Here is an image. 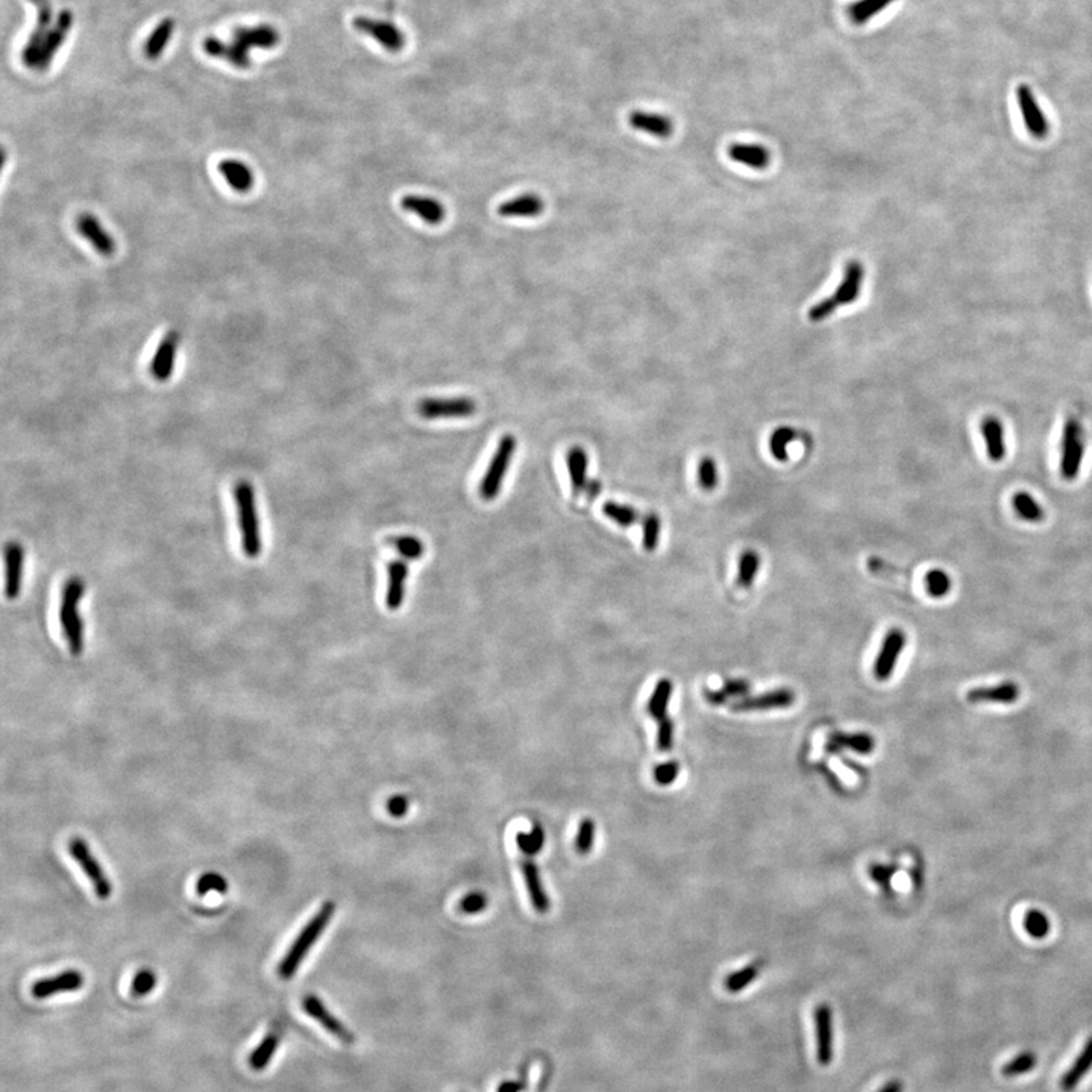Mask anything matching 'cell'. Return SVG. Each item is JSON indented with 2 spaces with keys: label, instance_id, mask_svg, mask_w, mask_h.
Listing matches in <instances>:
<instances>
[{
  "label": "cell",
  "instance_id": "36",
  "mask_svg": "<svg viewBox=\"0 0 1092 1092\" xmlns=\"http://www.w3.org/2000/svg\"><path fill=\"white\" fill-rule=\"evenodd\" d=\"M1012 507L1015 513L1027 522H1042L1046 518V512L1041 504L1027 492H1016L1013 495Z\"/></svg>",
  "mask_w": 1092,
  "mask_h": 1092
},
{
  "label": "cell",
  "instance_id": "52",
  "mask_svg": "<svg viewBox=\"0 0 1092 1092\" xmlns=\"http://www.w3.org/2000/svg\"><path fill=\"white\" fill-rule=\"evenodd\" d=\"M593 841H595V822L589 818L583 819L575 839L577 852L580 854L591 853Z\"/></svg>",
  "mask_w": 1092,
  "mask_h": 1092
},
{
  "label": "cell",
  "instance_id": "15",
  "mask_svg": "<svg viewBox=\"0 0 1092 1092\" xmlns=\"http://www.w3.org/2000/svg\"><path fill=\"white\" fill-rule=\"evenodd\" d=\"M84 986V976L76 969H67L61 974H57L54 977L40 978L37 980L31 992L35 999L43 1000L54 997L59 992H75Z\"/></svg>",
  "mask_w": 1092,
  "mask_h": 1092
},
{
  "label": "cell",
  "instance_id": "29",
  "mask_svg": "<svg viewBox=\"0 0 1092 1092\" xmlns=\"http://www.w3.org/2000/svg\"><path fill=\"white\" fill-rule=\"evenodd\" d=\"M234 43L245 47L246 50L250 46L272 49L280 43V35L276 32V29L269 24H262L257 28H237L234 31Z\"/></svg>",
  "mask_w": 1092,
  "mask_h": 1092
},
{
  "label": "cell",
  "instance_id": "49",
  "mask_svg": "<svg viewBox=\"0 0 1092 1092\" xmlns=\"http://www.w3.org/2000/svg\"><path fill=\"white\" fill-rule=\"evenodd\" d=\"M642 530H644V535H642L644 548L648 552L656 551L657 545H659L660 530H661L659 516L654 514V513H649L647 516H644L642 518Z\"/></svg>",
  "mask_w": 1092,
  "mask_h": 1092
},
{
  "label": "cell",
  "instance_id": "54",
  "mask_svg": "<svg viewBox=\"0 0 1092 1092\" xmlns=\"http://www.w3.org/2000/svg\"><path fill=\"white\" fill-rule=\"evenodd\" d=\"M157 976L150 969H141L132 978V994L136 997H145L155 990Z\"/></svg>",
  "mask_w": 1092,
  "mask_h": 1092
},
{
  "label": "cell",
  "instance_id": "55",
  "mask_svg": "<svg viewBox=\"0 0 1092 1092\" xmlns=\"http://www.w3.org/2000/svg\"><path fill=\"white\" fill-rule=\"evenodd\" d=\"M486 906H488V897L483 892H470L460 901V909L467 915L479 913V912L486 909Z\"/></svg>",
  "mask_w": 1092,
  "mask_h": 1092
},
{
  "label": "cell",
  "instance_id": "19",
  "mask_svg": "<svg viewBox=\"0 0 1092 1092\" xmlns=\"http://www.w3.org/2000/svg\"><path fill=\"white\" fill-rule=\"evenodd\" d=\"M815 1030L817 1059L821 1065L827 1067L833 1059V1015L829 1004H819L815 1009Z\"/></svg>",
  "mask_w": 1092,
  "mask_h": 1092
},
{
  "label": "cell",
  "instance_id": "11",
  "mask_svg": "<svg viewBox=\"0 0 1092 1092\" xmlns=\"http://www.w3.org/2000/svg\"><path fill=\"white\" fill-rule=\"evenodd\" d=\"M906 642H908V637L901 628H892L887 633L885 640H883L882 649L877 656L876 665H874V675H876L877 680L886 682L887 678L892 675L899 656L906 647Z\"/></svg>",
  "mask_w": 1092,
  "mask_h": 1092
},
{
  "label": "cell",
  "instance_id": "9",
  "mask_svg": "<svg viewBox=\"0 0 1092 1092\" xmlns=\"http://www.w3.org/2000/svg\"><path fill=\"white\" fill-rule=\"evenodd\" d=\"M353 24L358 32L369 35L390 54H398L405 46V35L395 23L375 20L369 17H357Z\"/></svg>",
  "mask_w": 1092,
  "mask_h": 1092
},
{
  "label": "cell",
  "instance_id": "1",
  "mask_svg": "<svg viewBox=\"0 0 1092 1092\" xmlns=\"http://www.w3.org/2000/svg\"><path fill=\"white\" fill-rule=\"evenodd\" d=\"M336 912V904L332 901H327L318 913L308 921L307 925L301 930L295 939V942L288 948L285 953L281 964L278 965V976L284 980L293 977L302 960L307 957L308 951L311 950L313 944L320 938L323 930L330 925L331 920Z\"/></svg>",
  "mask_w": 1092,
  "mask_h": 1092
},
{
  "label": "cell",
  "instance_id": "47",
  "mask_svg": "<svg viewBox=\"0 0 1092 1092\" xmlns=\"http://www.w3.org/2000/svg\"><path fill=\"white\" fill-rule=\"evenodd\" d=\"M796 437H798V434H796L795 430H792V428H789V427L777 428V430L773 432L771 440H769V448H771V453H773L774 457H775L777 460H780V462H786L787 457H789L786 448H787V444H791V442H794Z\"/></svg>",
  "mask_w": 1092,
  "mask_h": 1092
},
{
  "label": "cell",
  "instance_id": "18",
  "mask_svg": "<svg viewBox=\"0 0 1092 1092\" xmlns=\"http://www.w3.org/2000/svg\"><path fill=\"white\" fill-rule=\"evenodd\" d=\"M794 701H795V694L791 689H777V691H771L768 694L742 698L739 701L730 704V708L733 712H757V710H771V708H786V707L794 704Z\"/></svg>",
  "mask_w": 1092,
  "mask_h": 1092
},
{
  "label": "cell",
  "instance_id": "24",
  "mask_svg": "<svg viewBox=\"0 0 1092 1092\" xmlns=\"http://www.w3.org/2000/svg\"><path fill=\"white\" fill-rule=\"evenodd\" d=\"M387 574H388V584H387L386 605L388 610L395 612L402 607L405 598L409 566L402 560H395L387 566Z\"/></svg>",
  "mask_w": 1092,
  "mask_h": 1092
},
{
  "label": "cell",
  "instance_id": "45",
  "mask_svg": "<svg viewBox=\"0 0 1092 1092\" xmlns=\"http://www.w3.org/2000/svg\"><path fill=\"white\" fill-rule=\"evenodd\" d=\"M545 843V833L539 824H535L533 830L530 833H518L516 836V845L525 856L533 857L535 854L540 853Z\"/></svg>",
  "mask_w": 1092,
  "mask_h": 1092
},
{
  "label": "cell",
  "instance_id": "42",
  "mask_svg": "<svg viewBox=\"0 0 1092 1092\" xmlns=\"http://www.w3.org/2000/svg\"><path fill=\"white\" fill-rule=\"evenodd\" d=\"M388 544L398 552L401 557L409 560H419L425 552V546L421 539L414 535H396L390 537Z\"/></svg>",
  "mask_w": 1092,
  "mask_h": 1092
},
{
  "label": "cell",
  "instance_id": "35",
  "mask_svg": "<svg viewBox=\"0 0 1092 1092\" xmlns=\"http://www.w3.org/2000/svg\"><path fill=\"white\" fill-rule=\"evenodd\" d=\"M175 31V22L173 19H164L159 23L158 26L149 35L148 41L143 46V54L149 59H157L161 57L162 50L166 45L171 41V34Z\"/></svg>",
  "mask_w": 1092,
  "mask_h": 1092
},
{
  "label": "cell",
  "instance_id": "62",
  "mask_svg": "<svg viewBox=\"0 0 1092 1092\" xmlns=\"http://www.w3.org/2000/svg\"><path fill=\"white\" fill-rule=\"evenodd\" d=\"M904 1086L899 1081H887L885 1086H882L877 1092H903Z\"/></svg>",
  "mask_w": 1092,
  "mask_h": 1092
},
{
  "label": "cell",
  "instance_id": "33",
  "mask_svg": "<svg viewBox=\"0 0 1092 1092\" xmlns=\"http://www.w3.org/2000/svg\"><path fill=\"white\" fill-rule=\"evenodd\" d=\"M522 871L533 906L539 913H546L551 904H549V897H548L544 885H542L537 864L531 860H525L522 864Z\"/></svg>",
  "mask_w": 1092,
  "mask_h": 1092
},
{
  "label": "cell",
  "instance_id": "21",
  "mask_svg": "<svg viewBox=\"0 0 1092 1092\" xmlns=\"http://www.w3.org/2000/svg\"><path fill=\"white\" fill-rule=\"evenodd\" d=\"M402 210L409 211L411 214H416L421 217L425 223L428 225H440L446 216V210L444 204L434 197L428 196H419V194H407L401 201Z\"/></svg>",
  "mask_w": 1092,
  "mask_h": 1092
},
{
  "label": "cell",
  "instance_id": "12",
  "mask_svg": "<svg viewBox=\"0 0 1092 1092\" xmlns=\"http://www.w3.org/2000/svg\"><path fill=\"white\" fill-rule=\"evenodd\" d=\"M72 23H73V14H72V12L66 10V11H63L59 14L57 23L54 24V28H52V29L47 32V35H46L45 41H43V45H41L40 50H38V54H37V58H35L32 68L41 72V70H46V68L50 66L52 59H54L55 54L58 52V49H59V46L63 45L64 40H66V35H67L70 28H72Z\"/></svg>",
  "mask_w": 1092,
  "mask_h": 1092
},
{
  "label": "cell",
  "instance_id": "60",
  "mask_svg": "<svg viewBox=\"0 0 1092 1092\" xmlns=\"http://www.w3.org/2000/svg\"><path fill=\"white\" fill-rule=\"evenodd\" d=\"M523 1090V1083L521 1081H504L498 1088V1092H521Z\"/></svg>",
  "mask_w": 1092,
  "mask_h": 1092
},
{
  "label": "cell",
  "instance_id": "20",
  "mask_svg": "<svg viewBox=\"0 0 1092 1092\" xmlns=\"http://www.w3.org/2000/svg\"><path fill=\"white\" fill-rule=\"evenodd\" d=\"M1020 695L1021 689L1016 682H1003L995 686H982L968 691L967 701L971 704H983V703L1013 704L1018 701Z\"/></svg>",
  "mask_w": 1092,
  "mask_h": 1092
},
{
  "label": "cell",
  "instance_id": "4",
  "mask_svg": "<svg viewBox=\"0 0 1092 1092\" xmlns=\"http://www.w3.org/2000/svg\"><path fill=\"white\" fill-rule=\"evenodd\" d=\"M864 278V264H860L856 260L847 262L841 284L834 290L833 295L819 301L818 304H815L813 307L808 310V320L822 322V320L830 318L838 308L843 307V306H852L860 296Z\"/></svg>",
  "mask_w": 1092,
  "mask_h": 1092
},
{
  "label": "cell",
  "instance_id": "38",
  "mask_svg": "<svg viewBox=\"0 0 1092 1092\" xmlns=\"http://www.w3.org/2000/svg\"><path fill=\"white\" fill-rule=\"evenodd\" d=\"M894 0H857L848 8V15L856 24H864L887 8Z\"/></svg>",
  "mask_w": 1092,
  "mask_h": 1092
},
{
  "label": "cell",
  "instance_id": "58",
  "mask_svg": "<svg viewBox=\"0 0 1092 1092\" xmlns=\"http://www.w3.org/2000/svg\"><path fill=\"white\" fill-rule=\"evenodd\" d=\"M895 873H897V868L892 866V864H873V866L869 868V876H871V878L876 880L877 883H880L883 887L889 886V883H890L892 877L895 876Z\"/></svg>",
  "mask_w": 1092,
  "mask_h": 1092
},
{
  "label": "cell",
  "instance_id": "41",
  "mask_svg": "<svg viewBox=\"0 0 1092 1092\" xmlns=\"http://www.w3.org/2000/svg\"><path fill=\"white\" fill-rule=\"evenodd\" d=\"M1036 1065H1038V1056L1035 1053L1034 1051H1023L1001 1067V1074L1004 1077L1012 1079V1077L1024 1076V1074L1034 1071Z\"/></svg>",
  "mask_w": 1092,
  "mask_h": 1092
},
{
  "label": "cell",
  "instance_id": "48",
  "mask_svg": "<svg viewBox=\"0 0 1092 1092\" xmlns=\"http://www.w3.org/2000/svg\"><path fill=\"white\" fill-rule=\"evenodd\" d=\"M603 512L607 518H610L613 522L621 525V526H631L640 519L639 513L633 507L621 505V504H616V502L604 504Z\"/></svg>",
  "mask_w": 1092,
  "mask_h": 1092
},
{
  "label": "cell",
  "instance_id": "26",
  "mask_svg": "<svg viewBox=\"0 0 1092 1092\" xmlns=\"http://www.w3.org/2000/svg\"><path fill=\"white\" fill-rule=\"evenodd\" d=\"M980 431L986 444V454L990 457V462L994 463L1003 462L1008 454L1003 422L995 416H986L980 423Z\"/></svg>",
  "mask_w": 1092,
  "mask_h": 1092
},
{
  "label": "cell",
  "instance_id": "17",
  "mask_svg": "<svg viewBox=\"0 0 1092 1092\" xmlns=\"http://www.w3.org/2000/svg\"><path fill=\"white\" fill-rule=\"evenodd\" d=\"M304 1011L307 1012L308 1016H311L314 1021H318L328 1034L336 1036L346 1044L353 1042V1035L341 1024L340 1020H337L332 1013L327 1009V1006L322 1003V1000L316 995H307L302 1003Z\"/></svg>",
  "mask_w": 1092,
  "mask_h": 1092
},
{
  "label": "cell",
  "instance_id": "13",
  "mask_svg": "<svg viewBox=\"0 0 1092 1092\" xmlns=\"http://www.w3.org/2000/svg\"><path fill=\"white\" fill-rule=\"evenodd\" d=\"M181 336L176 330H171L162 340L159 341L158 348L155 351V355L150 363V374L157 381H167L171 379V374L175 370V362H176V353L180 348Z\"/></svg>",
  "mask_w": 1092,
  "mask_h": 1092
},
{
  "label": "cell",
  "instance_id": "5",
  "mask_svg": "<svg viewBox=\"0 0 1092 1092\" xmlns=\"http://www.w3.org/2000/svg\"><path fill=\"white\" fill-rule=\"evenodd\" d=\"M1060 448V475L1067 481H1074L1081 474L1085 457V434L1077 418L1069 416L1065 421Z\"/></svg>",
  "mask_w": 1092,
  "mask_h": 1092
},
{
  "label": "cell",
  "instance_id": "25",
  "mask_svg": "<svg viewBox=\"0 0 1092 1092\" xmlns=\"http://www.w3.org/2000/svg\"><path fill=\"white\" fill-rule=\"evenodd\" d=\"M728 157L754 171H763L771 162L769 150L759 143H733L728 148Z\"/></svg>",
  "mask_w": 1092,
  "mask_h": 1092
},
{
  "label": "cell",
  "instance_id": "56",
  "mask_svg": "<svg viewBox=\"0 0 1092 1092\" xmlns=\"http://www.w3.org/2000/svg\"><path fill=\"white\" fill-rule=\"evenodd\" d=\"M680 773V765L677 762L661 763L654 768V780L661 786L671 785Z\"/></svg>",
  "mask_w": 1092,
  "mask_h": 1092
},
{
  "label": "cell",
  "instance_id": "44",
  "mask_svg": "<svg viewBox=\"0 0 1092 1092\" xmlns=\"http://www.w3.org/2000/svg\"><path fill=\"white\" fill-rule=\"evenodd\" d=\"M276 1048H278V1038L276 1036L271 1035L264 1038L262 1044L257 1046L250 1055V1067L255 1071H262V1069L267 1068V1065L272 1062Z\"/></svg>",
  "mask_w": 1092,
  "mask_h": 1092
},
{
  "label": "cell",
  "instance_id": "28",
  "mask_svg": "<svg viewBox=\"0 0 1092 1092\" xmlns=\"http://www.w3.org/2000/svg\"><path fill=\"white\" fill-rule=\"evenodd\" d=\"M202 47H204L205 54H208L210 57L225 58L228 63L232 64L234 67L243 68V70L250 67L248 50L241 46L236 45V43L227 45L216 37H206L204 43H202Z\"/></svg>",
  "mask_w": 1092,
  "mask_h": 1092
},
{
  "label": "cell",
  "instance_id": "34",
  "mask_svg": "<svg viewBox=\"0 0 1092 1092\" xmlns=\"http://www.w3.org/2000/svg\"><path fill=\"white\" fill-rule=\"evenodd\" d=\"M876 742L874 739L866 734V733H854V734H845V733H834L831 734L827 750L829 752H839L842 748H850V750L857 751L859 754H869L874 750Z\"/></svg>",
  "mask_w": 1092,
  "mask_h": 1092
},
{
  "label": "cell",
  "instance_id": "40",
  "mask_svg": "<svg viewBox=\"0 0 1092 1092\" xmlns=\"http://www.w3.org/2000/svg\"><path fill=\"white\" fill-rule=\"evenodd\" d=\"M760 568V557L756 551L748 549L742 552L739 557V570H738V584L742 589H748L757 577V572Z\"/></svg>",
  "mask_w": 1092,
  "mask_h": 1092
},
{
  "label": "cell",
  "instance_id": "39",
  "mask_svg": "<svg viewBox=\"0 0 1092 1092\" xmlns=\"http://www.w3.org/2000/svg\"><path fill=\"white\" fill-rule=\"evenodd\" d=\"M672 689H674V686H672L671 680H668V678H661V680L657 682V686H656L654 692L651 695L648 703L649 715L654 717V719H659L660 721V719L666 717L668 704H670V700H671Z\"/></svg>",
  "mask_w": 1092,
  "mask_h": 1092
},
{
  "label": "cell",
  "instance_id": "37",
  "mask_svg": "<svg viewBox=\"0 0 1092 1092\" xmlns=\"http://www.w3.org/2000/svg\"><path fill=\"white\" fill-rule=\"evenodd\" d=\"M750 689V682L747 680H728L727 682H724V686L721 689L705 691L704 696L710 704L722 705L731 698L748 694Z\"/></svg>",
  "mask_w": 1092,
  "mask_h": 1092
},
{
  "label": "cell",
  "instance_id": "50",
  "mask_svg": "<svg viewBox=\"0 0 1092 1092\" xmlns=\"http://www.w3.org/2000/svg\"><path fill=\"white\" fill-rule=\"evenodd\" d=\"M759 976V968L750 965V967L742 968L739 971L730 974L724 980V986L728 992H740L745 990L751 982H754Z\"/></svg>",
  "mask_w": 1092,
  "mask_h": 1092
},
{
  "label": "cell",
  "instance_id": "8",
  "mask_svg": "<svg viewBox=\"0 0 1092 1092\" xmlns=\"http://www.w3.org/2000/svg\"><path fill=\"white\" fill-rule=\"evenodd\" d=\"M477 402L467 396L460 398H427L418 404V413L423 419H457L475 414Z\"/></svg>",
  "mask_w": 1092,
  "mask_h": 1092
},
{
  "label": "cell",
  "instance_id": "53",
  "mask_svg": "<svg viewBox=\"0 0 1092 1092\" xmlns=\"http://www.w3.org/2000/svg\"><path fill=\"white\" fill-rule=\"evenodd\" d=\"M211 890H216L220 894H225L228 890V883L225 877L216 874V873H206L201 877L196 883V892L197 895H205Z\"/></svg>",
  "mask_w": 1092,
  "mask_h": 1092
},
{
  "label": "cell",
  "instance_id": "46",
  "mask_svg": "<svg viewBox=\"0 0 1092 1092\" xmlns=\"http://www.w3.org/2000/svg\"><path fill=\"white\" fill-rule=\"evenodd\" d=\"M1024 929L1029 933L1030 938L1034 939H1044L1050 933V920L1044 912L1041 910H1029L1024 916Z\"/></svg>",
  "mask_w": 1092,
  "mask_h": 1092
},
{
  "label": "cell",
  "instance_id": "32",
  "mask_svg": "<svg viewBox=\"0 0 1092 1092\" xmlns=\"http://www.w3.org/2000/svg\"><path fill=\"white\" fill-rule=\"evenodd\" d=\"M1092 1069V1038L1086 1041L1083 1046L1081 1055L1072 1062L1068 1071L1062 1076L1060 1079V1088L1065 1092H1071L1081 1081L1083 1077Z\"/></svg>",
  "mask_w": 1092,
  "mask_h": 1092
},
{
  "label": "cell",
  "instance_id": "16",
  "mask_svg": "<svg viewBox=\"0 0 1092 1092\" xmlns=\"http://www.w3.org/2000/svg\"><path fill=\"white\" fill-rule=\"evenodd\" d=\"M31 2L38 10V19H37V24H35L32 34H31L28 43L23 49L22 59L28 67L32 68L37 54L43 45L46 35L49 32V28L52 24V5H50L49 0H31Z\"/></svg>",
  "mask_w": 1092,
  "mask_h": 1092
},
{
  "label": "cell",
  "instance_id": "6",
  "mask_svg": "<svg viewBox=\"0 0 1092 1092\" xmlns=\"http://www.w3.org/2000/svg\"><path fill=\"white\" fill-rule=\"evenodd\" d=\"M514 451H516L514 436L505 434L496 446V451L490 460L489 467L479 483V495L483 500H495L500 495L502 481L505 478L507 469L512 465Z\"/></svg>",
  "mask_w": 1092,
  "mask_h": 1092
},
{
  "label": "cell",
  "instance_id": "2",
  "mask_svg": "<svg viewBox=\"0 0 1092 1092\" xmlns=\"http://www.w3.org/2000/svg\"><path fill=\"white\" fill-rule=\"evenodd\" d=\"M234 498L239 516L241 549L246 554V557L257 558L262 554V530L257 512L255 492L249 481H239L236 484Z\"/></svg>",
  "mask_w": 1092,
  "mask_h": 1092
},
{
  "label": "cell",
  "instance_id": "51",
  "mask_svg": "<svg viewBox=\"0 0 1092 1092\" xmlns=\"http://www.w3.org/2000/svg\"><path fill=\"white\" fill-rule=\"evenodd\" d=\"M698 481H700V486L707 492L717 488V462L712 457L701 458L700 467H698Z\"/></svg>",
  "mask_w": 1092,
  "mask_h": 1092
},
{
  "label": "cell",
  "instance_id": "7",
  "mask_svg": "<svg viewBox=\"0 0 1092 1092\" xmlns=\"http://www.w3.org/2000/svg\"><path fill=\"white\" fill-rule=\"evenodd\" d=\"M68 853L80 864L84 874L90 880L94 894L101 899H108L113 895V883L106 877L102 866L91 853L89 843L82 838H73L68 842Z\"/></svg>",
  "mask_w": 1092,
  "mask_h": 1092
},
{
  "label": "cell",
  "instance_id": "59",
  "mask_svg": "<svg viewBox=\"0 0 1092 1092\" xmlns=\"http://www.w3.org/2000/svg\"><path fill=\"white\" fill-rule=\"evenodd\" d=\"M409 798L404 795H393L388 798L387 801V812L395 817V818H402L409 812Z\"/></svg>",
  "mask_w": 1092,
  "mask_h": 1092
},
{
  "label": "cell",
  "instance_id": "43",
  "mask_svg": "<svg viewBox=\"0 0 1092 1092\" xmlns=\"http://www.w3.org/2000/svg\"><path fill=\"white\" fill-rule=\"evenodd\" d=\"M925 589L932 598H945L951 591V578L944 569H932L925 575Z\"/></svg>",
  "mask_w": 1092,
  "mask_h": 1092
},
{
  "label": "cell",
  "instance_id": "31",
  "mask_svg": "<svg viewBox=\"0 0 1092 1092\" xmlns=\"http://www.w3.org/2000/svg\"><path fill=\"white\" fill-rule=\"evenodd\" d=\"M569 478L572 484L574 495H580L587 486V466L589 458L581 446H572L566 454Z\"/></svg>",
  "mask_w": 1092,
  "mask_h": 1092
},
{
  "label": "cell",
  "instance_id": "57",
  "mask_svg": "<svg viewBox=\"0 0 1092 1092\" xmlns=\"http://www.w3.org/2000/svg\"><path fill=\"white\" fill-rule=\"evenodd\" d=\"M672 740H674V722L668 717H663V719H660L659 734H657L659 750H671Z\"/></svg>",
  "mask_w": 1092,
  "mask_h": 1092
},
{
  "label": "cell",
  "instance_id": "30",
  "mask_svg": "<svg viewBox=\"0 0 1092 1092\" xmlns=\"http://www.w3.org/2000/svg\"><path fill=\"white\" fill-rule=\"evenodd\" d=\"M219 171L225 178L228 185L239 193H246L254 187V173L248 164L239 159H223L219 164Z\"/></svg>",
  "mask_w": 1092,
  "mask_h": 1092
},
{
  "label": "cell",
  "instance_id": "23",
  "mask_svg": "<svg viewBox=\"0 0 1092 1092\" xmlns=\"http://www.w3.org/2000/svg\"><path fill=\"white\" fill-rule=\"evenodd\" d=\"M23 561L24 551L17 542H10L5 546V568H6V583L5 593L10 600H15L22 589Z\"/></svg>",
  "mask_w": 1092,
  "mask_h": 1092
},
{
  "label": "cell",
  "instance_id": "61",
  "mask_svg": "<svg viewBox=\"0 0 1092 1092\" xmlns=\"http://www.w3.org/2000/svg\"><path fill=\"white\" fill-rule=\"evenodd\" d=\"M584 490H586V493H587V498H589V500H593V498H596L598 493L601 492V483H600L598 479H592L591 483L586 486V489Z\"/></svg>",
  "mask_w": 1092,
  "mask_h": 1092
},
{
  "label": "cell",
  "instance_id": "10",
  "mask_svg": "<svg viewBox=\"0 0 1092 1092\" xmlns=\"http://www.w3.org/2000/svg\"><path fill=\"white\" fill-rule=\"evenodd\" d=\"M1016 101L1020 111L1023 114L1024 125L1027 128L1029 134L1035 136L1038 140L1046 138L1050 131V124L1046 119V114L1042 113L1039 103L1036 101L1035 94L1030 87L1025 84L1018 85L1016 89Z\"/></svg>",
  "mask_w": 1092,
  "mask_h": 1092
},
{
  "label": "cell",
  "instance_id": "14",
  "mask_svg": "<svg viewBox=\"0 0 1092 1092\" xmlns=\"http://www.w3.org/2000/svg\"><path fill=\"white\" fill-rule=\"evenodd\" d=\"M76 229L80 236L103 257H111L117 249L113 236L103 228L101 220L91 213H82L76 219Z\"/></svg>",
  "mask_w": 1092,
  "mask_h": 1092
},
{
  "label": "cell",
  "instance_id": "27",
  "mask_svg": "<svg viewBox=\"0 0 1092 1092\" xmlns=\"http://www.w3.org/2000/svg\"><path fill=\"white\" fill-rule=\"evenodd\" d=\"M545 210L544 199L535 193H523L514 199L505 201L498 206V214L505 219L514 217H537Z\"/></svg>",
  "mask_w": 1092,
  "mask_h": 1092
},
{
  "label": "cell",
  "instance_id": "3",
  "mask_svg": "<svg viewBox=\"0 0 1092 1092\" xmlns=\"http://www.w3.org/2000/svg\"><path fill=\"white\" fill-rule=\"evenodd\" d=\"M84 581L73 577L67 580L61 593L59 624L67 640L68 649L73 656H80L84 649V624L80 619V603L84 596Z\"/></svg>",
  "mask_w": 1092,
  "mask_h": 1092
},
{
  "label": "cell",
  "instance_id": "22",
  "mask_svg": "<svg viewBox=\"0 0 1092 1092\" xmlns=\"http://www.w3.org/2000/svg\"><path fill=\"white\" fill-rule=\"evenodd\" d=\"M628 125L636 131L645 132V134L656 136L660 140L670 138L674 132V124H672L671 117H666L663 114L639 111V110L628 115Z\"/></svg>",
  "mask_w": 1092,
  "mask_h": 1092
}]
</instances>
